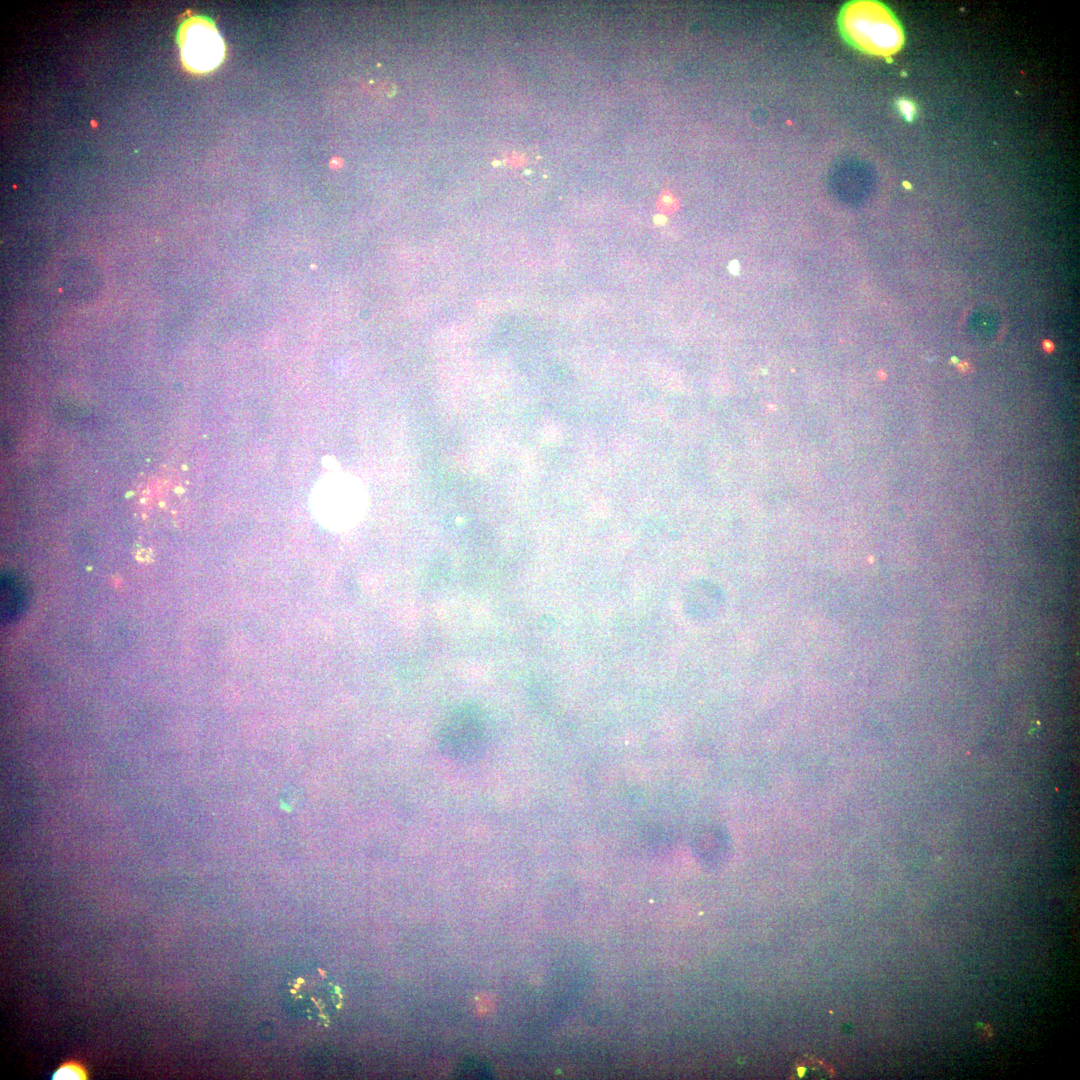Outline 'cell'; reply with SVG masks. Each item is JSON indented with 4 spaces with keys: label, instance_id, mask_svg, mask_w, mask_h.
Masks as SVG:
<instances>
[{
    "label": "cell",
    "instance_id": "30bf717a",
    "mask_svg": "<svg viewBox=\"0 0 1080 1080\" xmlns=\"http://www.w3.org/2000/svg\"><path fill=\"white\" fill-rule=\"evenodd\" d=\"M1043 348H1044V349H1045V350H1046L1047 352H1051V351H1053V349H1054V345H1053V343H1052V342H1050L1049 340H1045V341L1043 342Z\"/></svg>",
    "mask_w": 1080,
    "mask_h": 1080
},
{
    "label": "cell",
    "instance_id": "5b68a950",
    "mask_svg": "<svg viewBox=\"0 0 1080 1080\" xmlns=\"http://www.w3.org/2000/svg\"><path fill=\"white\" fill-rule=\"evenodd\" d=\"M483 736L478 721L471 715L460 714L445 728L440 749L448 758L470 761L481 753Z\"/></svg>",
    "mask_w": 1080,
    "mask_h": 1080
},
{
    "label": "cell",
    "instance_id": "52a82bcc",
    "mask_svg": "<svg viewBox=\"0 0 1080 1080\" xmlns=\"http://www.w3.org/2000/svg\"><path fill=\"white\" fill-rule=\"evenodd\" d=\"M87 1071L85 1067L79 1062L68 1061L62 1064L56 1072L53 1074L52 1079L59 1080H73V1079H86Z\"/></svg>",
    "mask_w": 1080,
    "mask_h": 1080
},
{
    "label": "cell",
    "instance_id": "9c48e42d",
    "mask_svg": "<svg viewBox=\"0 0 1080 1080\" xmlns=\"http://www.w3.org/2000/svg\"><path fill=\"white\" fill-rule=\"evenodd\" d=\"M970 369V365L966 362H962L958 365V370L962 373H967L970 371Z\"/></svg>",
    "mask_w": 1080,
    "mask_h": 1080
},
{
    "label": "cell",
    "instance_id": "6da1fadb",
    "mask_svg": "<svg viewBox=\"0 0 1080 1080\" xmlns=\"http://www.w3.org/2000/svg\"><path fill=\"white\" fill-rule=\"evenodd\" d=\"M838 28L844 40L856 50L889 57L904 44L903 28L888 6L873 0L845 3L838 14Z\"/></svg>",
    "mask_w": 1080,
    "mask_h": 1080
},
{
    "label": "cell",
    "instance_id": "3957f363",
    "mask_svg": "<svg viewBox=\"0 0 1080 1080\" xmlns=\"http://www.w3.org/2000/svg\"><path fill=\"white\" fill-rule=\"evenodd\" d=\"M177 38L182 61L191 71H211L224 57L223 40L213 22L205 17L186 19L179 27Z\"/></svg>",
    "mask_w": 1080,
    "mask_h": 1080
},
{
    "label": "cell",
    "instance_id": "7a4b0ae2",
    "mask_svg": "<svg viewBox=\"0 0 1080 1080\" xmlns=\"http://www.w3.org/2000/svg\"><path fill=\"white\" fill-rule=\"evenodd\" d=\"M365 498L354 479L332 476L316 488L314 511L318 520L332 530H345L355 525L364 511Z\"/></svg>",
    "mask_w": 1080,
    "mask_h": 1080
},
{
    "label": "cell",
    "instance_id": "8992f818",
    "mask_svg": "<svg viewBox=\"0 0 1080 1080\" xmlns=\"http://www.w3.org/2000/svg\"><path fill=\"white\" fill-rule=\"evenodd\" d=\"M28 604V588L23 580L12 573L1 577V620L8 624L18 619Z\"/></svg>",
    "mask_w": 1080,
    "mask_h": 1080
},
{
    "label": "cell",
    "instance_id": "277c9868",
    "mask_svg": "<svg viewBox=\"0 0 1080 1080\" xmlns=\"http://www.w3.org/2000/svg\"><path fill=\"white\" fill-rule=\"evenodd\" d=\"M286 987V1001L303 1016L324 1021L335 1009L336 994L325 975L304 973L288 982Z\"/></svg>",
    "mask_w": 1080,
    "mask_h": 1080
},
{
    "label": "cell",
    "instance_id": "ba28073f",
    "mask_svg": "<svg viewBox=\"0 0 1080 1080\" xmlns=\"http://www.w3.org/2000/svg\"><path fill=\"white\" fill-rule=\"evenodd\" d=\"M897 108L901 116L907 121H911L916 113L915 105L912 101L907 99H899L897 101Z\"/></svg>",
    "mask_w": 1080,
    "mask_h": 1080
}]
</instances>
